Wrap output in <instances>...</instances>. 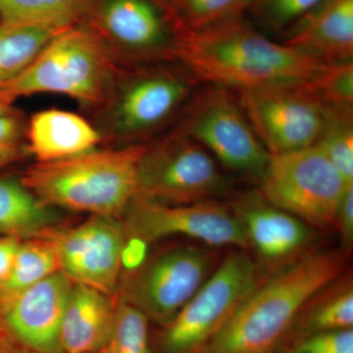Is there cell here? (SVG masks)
<instances>
[{
	"instance_id": "obj_1",
	"label": "cell",
	"mask_w": 353,
	"mask_h": 353,
	"mask_svg": "<svg viewBox=\"0 0 353 353\" xmlns=\"http://www.w3.org/2000/svg\"><path fill=\"white\" fill-rule=\"evenodd\" d=\"M175 60L199 82L234 92L307 82L324 65L241 18L176 34Z\"/></svg>"
},
{
	"instance_id": "obj_2",
	"label": "cell",
	"mask_w": 353,
	"mask_h": 353,
	"mask_svg": "<svg viewBox=\"0 0 353 353\" xmlns=\"http://www.w3.org/2000/svg\"><path fill=\"white\" fill-rule=\"evenodd\" d=\"M350 252L315 248L262 278L202 353H277L301 309L345 273Z\"/></svg>"
},
{
	"instance_id": "obj_3",
	"label": "cell",
	"mask_w": 353,
	"mask_h": 353,
	"mask_svg": "<svg viewBox=\"0 0 353 353\" xmlns=\"http://www.w3.org/2000/svg\"><path fill=\"white\" fill-rule=\"evenodd\" d=\"M145 145L90 150L37 162L21 176L39 201L52 208L121 218L138 196V165Z\"/></svg>"
},
{
	"instance_id": "obj_4",
	"label": "cell",
	"mask_w": 353,
	"mask_h": 353,
	"mask_svg": "<svg viewBox=\"0 0 353 353\" xmlns=\"http://www.w3.org/2000/svg\"><path fill=\"white\" fill-rule=\"evenodd\" d=\"M201 82L176 60L118 68L103 108V134L127 145L180 115Z\"/></svg>"
},
{
	"instance_id": "obj_5",
	"label": "cell",
	"mask_w": 353,
	"mask_h": 353,
	"mask_svg": "<svg viewBox=\"0 0 353 353\" xmlns=\"http://www.w3.org/2000/svg\"><path fill=\"white\" fill-rule=\"evenodd\" d=\"M119 67L88 27L58 32L27 69L0 87L11 103L38 94L67 95L90 108H101Z\"/></svg>"
},
{
	"instance_id": "obj_6",
	"label": "cell",
	"mask_w": 353,
	"mask_h": 353,
	"mask_svg": "<svg viewBox=\"0 0 353 353\" xmlns=\"http://www.w3.org/2000/svg\"><path fill=\"white\" fill-rule=\"evenodd\" d=\"M261 280L250 252L233 248L157 336L159 353H202Z\"/></svg>"
},
{
	"instance_id": "obj_7",
	"label": "cell",
	"mask_w": 353,
	"mask_h": 353,
	"mask_svg": "<svg viewBox=\"0 0 353 353\" xmlns=\"http://www.w3.org/2000/svg\"><path fill=\"white\" fill-rule=\"evenodd\" d=\"M218 248L197 243L160 250L120 281L116 297L164 326L196 294L220 263Z\"/></svg>"
},
{
	"instance_id": "obj_8",
	"label": "cell",
	"mask_w": 353,
	"mask_h": 353,
	"mask_svg": "<svg viewBox=\"0 0 353 353\" xmlns=\"http://www.w3.org/2000/svg\"><path fill=\"white\" fill-rule=\"evenodd\" d=\"M181 115L176 129L208 150L222 168L259 183L270 154L232 90L205 83Z\"/></svg>"
},
{
	"instance_id": "obj_9",
	"label": "cell",
	"mask_w": 353,
	"mask_h": 353,
	"mask_svg": "<svg viewBox=\"0 0 353 353\" xmlns=\"http://www.w3.org/2000/svg\"><path fill=\"white\" fill-rule=\"evenodd\" d=\"M138 196L167 204L217 201L231 190L222 167L189 136L176 129L145 145L138 165Z\"/></svg>"
},
{
	"instance_id": "obj_10",
	"label": "cell",
	"mask_w": 353,
	"mask_h": 353,
	"mask_svg": "<svg viewBox=\"0 0 353 353\" xmlns=\"http://www.w3.org/2000/svg\"><path fill=\"white\" fill-rule=\"evenodd\" d=\"M259 192L315 229L334 228L347 182L316 145L270 155Z\"/></svg>"
},
{
	"instance_id": "obj_11",
	"label": "cell",
	"mask_w": 353,
	"mask_h": 353,
	"mask_svg": "<svg viewBox=\"0 0 353 353\" xmlns=\"http://www.w3.org/2000/svg\"><path fill=\"white\" fill-rule=\"evenodd\" d=\"M307 82L236 92L241 108L269 154L303 150L319 139L329 106Z\"/></svg>"
},
{
	"instance_id": "obj_12",
	"label": "cell",
	"mask_w": 353,
	"mask_h": 353,
	"mask_svg": "<svg viewBox=\"0 0 353 353\" xmlns=\"http://www.w3.org/2000/svg\"><path fill=\"white\" fill-rule=\"evenodd\" d=\"M121 218L128 240L145 245L181 236L213 248L248 250L245 234L231 208L218 201L167 204L137 196Z\"/></svg>"
},
{
	"instance_id": "obj_13",
	"label": "cell",
	"mask_w": 353,
	"mask_h": 353,
	"mask_svg": "<svg viewBox=\"0 0 353 353\" xmlns=\"http://www.w3.org/2000/svg\"><path fill=\"white\" fill-rule=\"evenodd\" d=\"M94 22L118 67L175 60V28L153 0H101Z\"/></svg>"
},
{
	"instance_id": "obj_14",
	"label": "cell",
	"mask_w": 353,
	"mask_h": 353,
	"mask_svg": "<svg viewBox=\"0 0 353 353\" xmlns=\"http://www.w3.org/2000/svg\"><path fill=\"white\" fill-rule=\"evenodd\" d=\"M59 269L73 283L88 285L115 296L128 243L119 218L92 216L88 221L50 232Z\"/></svg>"
},
{
	"instance_id": "obj_15",
	"label": "cell",
	"mask_w": 353,
	"mask_h": 353,
	"mask_svg": "<svg viewBox=\"0 0 353 353\" xmlns=\"http://www.w3.org/2000/svg\"><path fill=\"white\" fill-rule=\"evenodd\" d=\"M230 208L243 230L248 252L252 250L261 279L317 248L315 228L273 205L259 190L239 197Z\"/></svg>"
},
{
	"instance_id": "obj_16",
	"label": "cell",
	"mask_w": 353,
	"mask_h": 353,
	"mask_svg": "<svg viewBox=\"0 0 353 353\" xmlns=\"http://www.w3.org/2000/svg\"><path fill=\"white\" fill-rule=\"evenodd\" d=\"M72 284L58 271L0 299V323L14 340L34 352L63 353L60 333Z\"/></svg>"
},
{
	"instance_id": "obj_17",
	"label": "cell",
	"mask_w": 353,
	"mask_h": 353,
	"mask_svg": "<svg viewBox=\"0 0 353 353\" xmlns=\"http://www.w3.org/2000/svg\"><path fill=\"white\" fill-rule=\"evenodd\" d=\"M284 43L323 64L352 61L353 0H324L290 28Z\"/></svg>"
},
{
	"instance_id": "obj_18",
	"label": "cell",
	"mask_w": 353,
	"mask_h": 353,
	"mask_svg": "<svg viewBox=\"0 0 353 353\" xmlns=\"http://www.w3.org/2000/svg\"><path fill=\"white\" fill-rule=\"evenodd\" d=\"M116 303L115 296L73 283L60 333L63 353L101 352L112 332Z\"/></svg>"
},
{
	"instance_id": "obj_19",
	"label": "cell",
	"mask_w": 353,
	"mask_h": 353,
	"mask_svg": "<svg viewBox=\"0 0 353 353\" xmlns=\"http://www.w3.org/2000/svg\"><path fill=\"white\" fill-rule=\"evenodd\" d=\"M28 150L38 162H51L76 157L101 143L97 128L78 114L48 109L34 114L27 130Z\"/></svg>"
},
{
	"instance_id": "obj_20",
	"label": "cell",
	"mask_w": 353,
	"mask_h": 353,
	"mask_svg": "<svg viewBox=\"0 0 353 353\" xmlns=\"http://www.w3.org/2000/svg\"><path fill=\"white\" fill-rule=\"evenodd\" d=\"M59 222L57 209L39 201L21 176H0V236L44 238Z\"/></svg>"
},
{
	"instance_id": "obj_21",
	"label": "cell",
	"mask_w": 353,
	"mask_h": 353,
	"mask_svg": "<svg viewBox=\"0 0 353 353\" xmlns=\"http://www.w3.org/2000/svg\"><path fill=\"white\" fill-rule=\"evenodd\" d=\"M353 277L345 271L324 285L301 309L285 343L325 332L353 329Z\"/></svg>"
},
{
	"instance_id": "obj_22",
	"label": "cell",
	"mask_w": 353,
	"mask_h": 353,
	"mask_svg": "<svg viewBox=\"0 0 353 353\" xmlns=\"http://www.w3.org/2000/svg\"><path fill=\"white\" fill-rule=\"evenodd\" d=\"M60 31L43 26L0 23V87L20 76Z\"/></svg>"
},
{
	"instance_id": "obj_23",
	"label": "cell",
	"mask_w": 353,
	"mask_h": 353,
	"mask_svg": "<svg viewBox=\"0 0 353 353\" xmlns=\"http://www.w3.org/2000/svg\"><path fill=\"white\" fill-rule=\"evenodd\" d=\"M58 271L57 252L48 239L21 241L12 268L0 284V299L14 296Z\"/></svg>"
},
{
	"instance_id": "obj_24",
	"label": "cell",
	"mask_w": 353,
	"mask_h": 353,
	"mask_svg": "<svg viewBox=\"0 0 353 353\" xmlns=\"http://www.w3.org/2000/svg\"><path fill=\"white\" fill-rule=\"evenodd\" d=\"M88 6V0H0V23L62 30L73 26Z\"/></svg>"
},
{
	"instance_id": "obj_25",
	"label": "cell",
	"mask_w": 353,
	"mask_h": 353,
	"mask_svg": "<svg viewBox=\"0 0 353 353\" xmlns=\"http://www.w3.org/2000/svg\"><path fill=\"white\" fill-rule=\"evenodd\" d=\"M255 0H173L176 34L194 32L241 18Z\"/></svg>"
},
{
	"instance_id": "obj_26",
	"label": "cell",
	"mask_w": 353,
	"mask_h": 353,
	"mask_svg": "<svg viewBox=\"0 0 353 353\" xmlns=\"http://www.w3.org/2000/svg\"><path fill=\"white\" fill-rule=\"evenodd\" d=\"M314 145L347 182L353 183V109L329 108Z\"/></svg>"
},
{
	"instance_id": "obj_27",
	"label": "cell",
	"mask_w": 353,
	"mask_h": 353,
	"mask_svg": "<svg viewBox=\"0 0 353 353\" xmlns=\"http://www.w3.org/2000/svg\"><path fill=\"white\" fill-rule=\"evenodd\" d=\"M116 297V296H115ZM112 332L102 353H153L150 320L143 312L117 299Z\"/></svg>"
},
{
	"instance_id": "obj_28",
	"label": "cell",
	"mask_w": 353,
	"mask_h": 353,
	"mask_svg": "<svg viewBox=\"0 0 353 353\" xmlns=\"http://www.w3.org/2000/svg\"><path fill=\"white\" fill-rule=\"evenodd\" d=\"M329 108L353 109V62L324 64L307 82Z\"/></svg>"
},
{
	"instance_id": "obj_29",
	"label": "cell",
	"mask_w": 353,
	"mask_h": 353,
	"mask_svg": "<svg viewBox=\"0 0 353 353\" xmlns=\"http://www.w3.org/2000/svg\"><path fill=\"white\" fill-rule=\"evenodd\" d=\"M324 0H255L261 19L274 30L292 28Z\"/></svg>"
},
{
	"instance_id": "obj_30",
	"label": "cell",
	"mask_w": 353,
	"mask_h": 353,
	"mask_svg": "<svg viewBox=\"0 0 353 353\" xmlns=\"http://www.w3.org/2000/svg\"><path fill=\"white\" fill-rule=\"evenodd\" d=\"M285 353H353V329L311 334L285 348Z\"/></svg>"
},
{
	"instance_id": "obj_31",
	"label": "cell",
	"mask_w": 353,
	"mask_h": 353,
	"mask_svg": "<svg viewBox=\"0 0 353 353\" xmlns=\"http://www.w3.org/2000/svg\"><path fill=\"white\" fill-rule=\"evenodd\" d=\"M334 229L338 231L341 248L345 252H352L353 245V185L348 188L336 213Z\"/></svg>"
},
{
	"instance_id": "obj_32",
	"label": "cell",
	"mask_w": 353,
	"mask_h": 353,
	"mask_svg": "<svg viewBox=\"0 0 353 353\" xmlns=\"http://www.w3.org/2000/svg\"><path fill=\"white\" fill-rule=\"evenodd\" d=\"M23 132L24 126L16 111L0 115V150L20 148Z\"/></svg>"
},
{
	"instance_id": "obj_33",
	"label": "cell",
	"mask_w": 353,
	"mask_h": 353,
	"mask_svg": "<svg viewBox=\"0 0 353 353\" xmlns=\"http://www.w3.org/2000/svg\"><path fill=\"white\" fill-rule=\"evenodd\" d=\"M21 240L11 236H0V284L9 275Z\"/></svg>"
},
{
	"instance_id": "obj_34",
	"label": "cell",
	"mask_w": 353,
	"mask_h": 353,
	"mask_svg": "<svg viewBox=\"0 0 353 353\" xmlns=\"http://www.w3.org/2000/svg\"><path fill=\"white\" fill-rule=\"evenodd\" d=\"M22 154V148H21L0 150V168L19 159Z\"/></svg>"
},
{
	"instance_id": "obj_35",
	"label": "cell",
	"mask_w": 353,
	"mask_h": 353,
	"mask_svg": "<svg viewBox=\"0 0 353 353\" xmlns=\"http://www.w3.org/2000/svg\"><path fill=\"white\" fill-rule=\"evenodd\" d=\"M0 353H37L34 350H30V348L24 347L14 340L12 336L9 338V340L6 341L4 347L0 350Z\"/></svg>"
},
{
	"instance_id": "obj_36",
	"label": "cell",
	"mask_w": 353,
	"mask_h": 353,
	"mask_svg": "<svg viewBox=\"0 0 353 353\" xmlns=\"http://www.w3.org/2000/svg\"><path fill=\"white\" fill-rule=\"evenodd\" d=\"M13 111L15 110H14L12 108V103L0 92V115H1V114L11 113L13 112Z\"/></svg>"
},
{
	"instance_id": "obj_37",
	"label": "cell",
	"mask_w": 353,
	"mask_h": 353,
	"mask_svg": "<svg viewBox=\"0 0 353 353\" xmlns=\"http://www.w3.org/2000/svg\"><path fill=\"white\" fill-rule=\"evenodd\" d=\"M10 336V334L7 333L6 330L4 329V327L2 326L1 323H0V350H1L2 347H4L6 341L9 340Z\"/></svg>"
},
{
	"instance_id": "obj_38",
	"label": "cell",
	"mask_w": 353,
	"mask_h": 353,
	"mask_svg": "<svg viewBox=\"0 0 353 353\" xmlns=\"http://www.w3.org/2000/svg\"><path fill=\"white\" fill-rule=\"evenodd\" d=\"M95 353H102L101 352H95Z\"/></svg>"
}]
</instances>
